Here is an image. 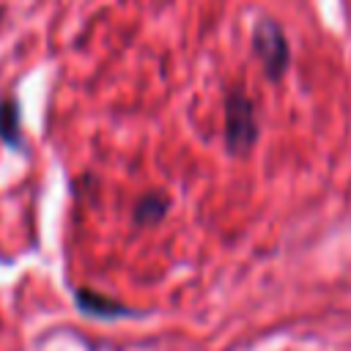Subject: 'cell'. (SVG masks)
<instances>
[{
    "mask_svg": "<svg viewBox=\"0 0 351 351\" xmlns=\"http://www.w3.org/2000/svg\"><path fill=\"white\" fill-rule=\"evenodd\" d=\"M261 140V121L252 96L244 88H230L222 99V143L230 156H250Z\"/></svg>",
    "mask_w": 351,
    "mask_h": 351,
    "instance_id": "1",
    "label": "cell"
},
{
    "mask_svg": "<svg viewBox=\"0 0 351 351\" xmlns=\"http://www.w3.org/2000/svg\"><path fill=\"white\" fill-rule=\"evenodd\" d=\"M250 47H252V55L258 58L261 63V71L263 77L277 85L285 80L288 69H291V41H288V33L285 27L274 19V16H258L255 25H252V36H250Z\"/></svg>",
    "mask_w": 351,
    "mask_h": 351,
    "instance_id": "2",
    "label": "cell"
},
{
    "mask_svg": "<svg viewBox=\"0 0 351 351\" xmlns=\"http://www.w3.org/2000/svg\"><path fill=\"white\" fill-rule=\"evenodd\" d=\"M0 140L11 151H27L25 143V129H22V104L16 93H3L0 96Z\"/></svg>",
    "mask_w": 351,
    "mask_h": 351,
    "instance_id": "3",
    "label": "cell"
},
{
    "mask_svg": "<svg viewBox=\"0 0 351 351\" xmlns=\"http://www.w3.org/2000/svg\"><path fill=\"white\" fill-rule=\"evenodd\" d=\"M170 211V197L162 195V192H145L134 200V208H132V222L137 228H151V225H159Z\"/></svg>",
    "mask_w": 351,
    "mask_h": 351,
    "instance_id": "4",
    "label": "cell"
},
{
    "mask_svg": "<svg viewBox=\"0 0 351 351\" xmlns=\"http://www.w3.org/2000/svg\"><path fill=\"white\" fill-rule=\"evenodd\" d=\"M74 302H77L80 313H85L90 318H118V315H129L132 313L126 304H121V302H115L110 296H101L96 291H88V288H80Z\"/></svg>",
    "mask_w": 351,
    "mask_h": 351,
    "instance_id": "5",
    "label": "cell"
}]
</instances>
